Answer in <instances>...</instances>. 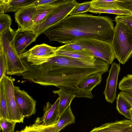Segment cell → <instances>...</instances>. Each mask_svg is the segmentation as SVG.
Wrapping results in <instances>:
<instances>
[{"label":"cell","instance_id":"obj_1","mask_svg":"<svg viewBox=\"0 0 132 132\" xmlns=\"http://www.w3.org/2000/svg\"><path fill=\"white\" fill-rule=\"evenodd\" d=\"M23 64L27 70L22 73V78L44 86H54L73 93L76 97L93 98L92 93L79 88L77 85L85 78L100 72L108 71L109 64L96 57L94 60L56 55L39 65Z\"/></svg>","mask_w":132,"mask_h":132},{"label":"cell","instance_id":"obj_2","mask_svg":"<svg viewBox=\"0 0 132 132\" xmlns=\"http://www.w3.org/2000/svg\"><path fill=\"white\" fill-rule=\"evenodd\" d=\"M108 16L80 13L69 15L45 30L49 41L67 44L82 38L95 39L111 43L115 27Z\"/></svg>","mask_w":132,"mask_h":132},{"label":"cell","instance_id":"obj_3","mask_svg":"<svg viewBox=\"0 0 132 132\" xmlns=\"http://www.w3.org/2000/svg\"><path fill=\"white\" fill-rule=\"evenodd\" d=\"M15 31L11 27L0 35V45L2 46L7 67L6 75H20L27 70L17 52L14 43Z\"/></svg>","mask_w":132,"mask_h":132},{"label":"cell","instance_id":"obj_4","mask_svg":"<svg viewBox=\"0 0 132 132\" xmlns=\"http://www.w3.org/2000/svg\"><path fill=\"white\" fill-rule=\"evenodd\" d=\"M116 21L111 44L115 58L123 64L132 56V29L120 22Z\"/></svg>","mask_w":132,"mask_h":132},{"label":"cell","instance_id":"obj_5","mask_svg":"<svg viewBox=\"0 0 132 132\" xmlns=\"http://www.w3.org/2000/svg\"><path fill=\"white\" fill-rule=\"evenodd\" d=\"M78 3L75 0H61L45 20L35 26L31 31L38 37L49 27L69 15Z\"/></svg>","mask_w":132,"mask_h":132},{"label":"cell","instance_id":"obj_6","mask_svg":"<svg viewBox=\"0 0 132 132\" xmlns=\"http://www.w3.org/2000/svg\"><path fill=\"white\" fill-rule=\"evenodd\" d=\"M74 42L109 64H111L115 58L111 43L91 38H82Z\"/></svg>","mask_w":132,"mask_h":132},{"label":"cell","instance_id":"obj_7","mask_svg":"<svg viewBox=\"0 0 132 132\" xmlns=\"http://www.w3.org/2000/svg\"><path fill=\"white\" fill-rule=\"evenodd\" d=\"M57 48L44 43L37 45L19 56L22 60L31 65H39L46 62L49 58L55 55Z\"/></svg>","mask_w":132,"mask_h":132},{"label":"cell","instance_id":"obj_8","mask_svg":"<svg viewBox=\"0 0 132 132\" xmlns=\"http://www.w3.org/2000/svg\"><path fill=\"white\" fill-rule=\"evenodd\" d=\"M14 79L6 75L1 80L3 85L9 120L16 123H23L24 118L19 111L15 99Z\"/></svg>","mask_w":132,"mask_h":132},{"label":"cell","instance_id":"obj_9","mask_svg":"<svg viewBox=\"0 0 132 132\" xmlns=\"http://www.w3.org/2000/svg\"><path fill=\"white\" fill-rule=\"evenodd\" d=\"M14 93L16 103L20 112L24 117L35 114L36 111V101L28 93L14 86Z\"/></svg>","mask_w":132,"mask_h":132},{"label":"cell","instance_id":"obj_10","mask_svg":"<svg viewBox=\"0 0 132 132\" xmlns=\"http://www.w3.org/2000/svg\"><path fill=\"white\" fill-rule=\"evenodd\" d=\"M120 71L119 64L115 62L111 64L109 74L106 80V84L103 93L108 102L112 103L117 97L116 89L118 78Z\"/></svg>","mask_w":132,"mask_h":132},{"label":"cell","instance_id":"obj_11","mask_svg":"<svg viewBox=\"0 0 132 132\" xmlns=\"http://www.w3.org/2000/svg\"><path fill=\"white\" fill-rule=\"evenodd\" d=\"M38 36L32 31L18 28L15 31L14 43L15 49L19 54L24 53L26 47L33 42H35Z\"/></svg>","mask_w":132,"mask_h":132},{"label":"cell","instance_id":"obj_12","mask_svg":"<svg viewBox=\"0 0 132 132\" xmlns=\"http://www.w3.org/2000/svg\"><path fill=\"white\" fill-rule=\"evenodd\" d=\"M36 8V5L28 6L20 9L15 12V21L18 24V28L30 30Z\"/></svg>","mask_w":132,"mask_h":132},{"label":"cell","instance_id":"obj_13","mask_svg":"<svg viewBox=\"0 0 132 132\" xmlns=\"http://www.w3.org/2000/svg\"><path fill=\"white\" fill-rule=\"evenodd\" d=\"M90 132H132V123L130 120L116 121L102 124Z\"/></svg>","mask_w":132,"mask_h":132},{"label":"cell","instance_id":"obj_14","mask_svg":"<svg viewBox=\"0 0 132 132\" xmlns=\"http://www.w3.org/2000/svg\"><path fill=\"white\" fill-rule=\"evenodd\" d=\"M60 98L58 97L54 103L52 104L47 102L44 107L43 115L41 119L42 124L45 126L55 125L59 118L58 109Z\"/></svg>","mask_w":132,"mask_h":132},{"label":"cell","instance_id":"obj_15","mask_svg":"<svg viewBox=\"0 0 132 132\" xmlns=\"http://www.w3.org/2000/svg\"><path fill=\"white\" fill-rule=\"evenodd\" d=\"M61 1L56 0L51 4L36 5V12L33 18L32 25L30 30L31 31L32 29L35 26L44 21Z\"/></svg>","mask_w":132,"mask_h":132},{"label":"cell","instance_id":"obj_16","mask_svg":"<svg viewBox=\"0 0 132 132\" xmlns=\"http://www.w3.org/2000/svg\"><path fill=\"white\" fill-rule=\"evenodd\" d=\"M103 75L98 72L86 77L79 83L78 87L87 92L92 93L93 89L98 85L101 81Z\"/></svg>","mask_w":132,"mask_h":132},{"label":"cell","instance_id":"obj_17","mask_svg":"<svg viewBox=\"0 0 132 132\" xmlns=\"http://www.w3.org/2000/svg\"><path fill=\"white\" fill-rule=\"evenodd\" d=\"M53 93L57 94L60 98L58 109L60 116L67 108L70 106L71 103L76 96L74 94L69 93L62 88L58 90H53Z\"/></svg>","mask_w":132,"mask_h":132},{"label":"cell","instance_id":"obj_18","mask_svg":"<svg viewBox=\"0 0 132 132\" xmlns=\"http://www.w3.org/2000/svg\"><path fill=\"white\" fill-rule=\"evenodd\" d=\"M55 55L68 56L73 58L88 60H94L96 57L90 52L85 50L82 51H69L57 48L55 51Z\"/></svg>","mask_w":132,"mask_h":132},{"label":"cell","instance_id":"obj_19","mask_svg":"<svg viewBox=\"0 0 132 132\" xmlns=\"http://www.w3.org/2000/svg\"><path fill=\"white\" fill-rule=\"evenodd\" d=\"M75 117L69 106L60 116L59 120L55 125L54 132H59L70 124L75 122Z\"/></svg>","mask_w":132,"mask_h":132},{"label":"cell","instance_id":"obj_20","mask_svg":"<svg viewBox=\"0 0 132 132\" xmlns=\"http://www.w3.org/2000/svg\"><path fill=\"white\" fill-rule=\"evenodd\" d=\"M116 109L119 112L129 120L132 108L130 103L119 93L116 98Z\"/></svg>","mask_w":132,"mask_h":132},{"label":"cell","instance_id":"obj_21","mask_svg":"<svg viewBox=\"0 0 132 132\" xmlns=\"http://www.w3.org/2000/svg\"><path fill=\"white\" fill-rule=\"evenodd\" d=\"M36 0H5V13L16 12L20 9L30 6Z\"/></svg>","mask_w":132,"mask_h":132},{"label":"cell","instance_id":"obj_22","mask_svg":"<svg viewBox=\"0 0 132 132\" xmlns=\"http://www.w3.org/2000/svg\"><path fill=\"white\" fill-rule=\"evenodd\" d=\"M119 0H93L91 1V7L100 9H119L117 5Z\"/></svg>","mask_w":132,"mask_h":132},{"label":"cell","instance_id":"obj_23","mask_svg":"<svg viewBox=\"0 0 132 132\" xmlns=\"http://www.w3.org/2000/svg\"><path fill=\"white\" fill-rule=\"evenodd\" d=\"M9 120L7 107L2 80L0 81V118Z\"/></svg>","mask_w":132,"mask_h":132},{"label":"cell","instance_id":"obj_24","mask_svg":"<svg viewBox=\"0 0 132 132\" xmlns=\"http://www.w3.org/2000/svg\"><path fill=\"white\" fill-rule=\"evenodd\" d=\"M118 87L121 92L132 94V74L124 77L120 81Z\"/></svg>","mask_w":132,"mask_h":132},{"label":"cell","instance_id":"obj_25","mask_svg":"<svg viewBox=\"0 0 132 132\" xmlns=\"http://www.w3.org/2000/svg\"><path fill=\"white\" fill-rule=\"evenodd\" d=\"M87 12L96 14L108 13L112 14L118 15H129L132 14L129 11L124 9H94L91 7L88 10Z\"/></svg>","mask_w":132,"mask_h":132},{"label":"cell","instance_id":"obj_26","mask_svg":"<svg viewBox=\"0 0 132 132\" xmlns=\"http://www.w3.org/2000/svg\"><path fill=\"white\" fill-rule=\"evenodd\" d=\"M15 122L4 118H0V132H14Z\"/></svg>","mask_w":132,"mask_h":132},{"label":"cell","instance_id":"obj_27","mask_svg":"<svg viewBox=\"0 0 132 132\" xmlns=\"http://www.w3.org/2000/svg\"><path fill=\"white\" fill-rule=\"evenodd\" d=\"M12 21L11 16L5 14L0 15V35L10 27Z\"/></svg>","mask_w":132,"mask_h":132},{"label":"cell","instance_id":"obj_28","mask_svg":"<svg viewBox=\"0 0 132 132\" xmlns=\"http://www.w3.org/2000/svg\"><path fill=\"white\" fill-rule=\"evenodd\" d=\"M91 1L79 3L71 12L69 15H73L82 13L87 12L91 7Z\"/></svg>","mask_w":132,"mask_h":132},{"label":"cell","instance_id":"obj_29","mask_svg":"<svg viewBox=\"0 0 132 132\" xmlns=\"http://www.w3.org/2000/svg\"><path fill=\"white\" fill-rule=\"evenodd\" d=\"M46 126L42 124L40 119L38 118L36 120L34 123L31 125L26 126L22 130V132H40Z\"/></svg>","mask_w":132,"mask_h":132},{"label":"cell","instance_id":"obj_30","mask_svg":"<svg viewBox=\"0 0 132 132\" xmlns=\"http://www.w3.org/2000/svg\"><path fill=\"white\" fill-rule=\"evenodd\" d=\"M0 81L6 74L7 64L2 47L0 45Z\"/></svg>","mask_w":132,"mask_h":132},{"label":"cell","instance_id":"obj_31","mask_svg":"<svg viewBox=\"0 0 132 132\" xmlns=\"http://www.w3.org/2000/svg\"><path fill=\"white\" fill-rule=\"evenodd\" d=\"M58 49L69 51H82L85 50L80 45L74 42L57 47Z\"/></svg>","mask_w":132,"mask_h":132},{"label":"cell","instance_id":"obj_32","mask_svg":"<svg viewBox=\"0 0 132 132\" xmlns=\"http://www.w3.org/2000/svg\"><path fill=\"white\" fill-rule=\"evenodd\" d=\"M115 21L120 22L132 29V14L118 15L115 18Z\"/></svg>","mask_w":132,"mask_h":132},{"label":"cell","instance_id":"obj_33","mask_svg":"<svg viewBox=\"0 0 132 132\" xmlns=\"http://www.w3.org/2000/svg\"><path fill=\"white\" fill-rule=\"evenodd\" d=\"M117 5L119 9L127 10L132 13V0H119Z\"/></svg>","mask_w":132,"mask_h":132},{"label":"cell","instance_id":"obj_34","mask_svg":"<svg viewBox=\"0 0 132 132\" xmlns=\"http://www.w3.org/2000/svg\"><path fill=\"white\" fill-rule=\"evenodd\" d=\"M56 0H36L30 5H42L52 3L55 1Z\"/></svg>","mask_w":132,"mask_h":132},{"label":"cell","instance_id":"obj_35","mask_svg":"<svg viewBox=\"0 0 132 132\" xmlns=\"http://www.w3.org/2000/svg\"><path fill=\"white\" fill-rule=\"evenodd\" d=\"M119 93L126 99L132 105V94L121 92Z\"/></svg>","mask_w":132,"mask_h":132},{"label":"cell","instance_id":"obj_36","mask_svg":"<svg viewBox=\"0 0 132 132\" xmlns=\"http://www.w3.org/2000/svg\"><path fill=\"white\" fill-rule=\"evenodd\" d=\"M6 9L5 0H0V15L5 14Z\"/></svg>","mask_w":132,"mask_h":132},{"label":"cell","instance_id":"obj_37","mask_svg":"<svg viewBox=\"0 0 132 132\" xmlns=\"http://www.w3.org/2000/svg\"><path fill=\"white\" fill-rule=\"evenodd\" d=\"M54 126H46L43 128L40 132H54Z\"/></svg>","mask_w":132,"mask_h":132},{"label":"cell","instance_id":"obj_38","mask_svg":"<svg viewBox=\"0 0 132 132\" xmlns=\"http://www.w3.org/2000/svg\"><path fill=\"white\" fill-rule=\"evenodd\" d=\"M130 120L132 123V108L130 111Z\"/></svg>","mask_w":132,"mask_h":132},{"label":"cell","instance_id":"obj_39","mask_svg":"<svg viewBox=\"0 0 132 132\" xmlns=\"http://www.w3.org/2000/svg\"><path fill=\"white\" fill-rule=\"evenodd\" d=\"M14 132H22V130L20 131H19L18 130H17Z\"/></svg>","mask_w":132,"mask_h":132}]
</instances>
